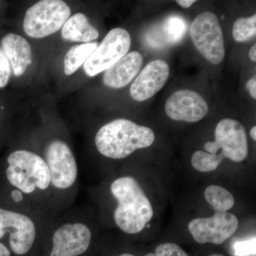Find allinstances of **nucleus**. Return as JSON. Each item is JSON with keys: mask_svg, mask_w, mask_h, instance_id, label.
<instances>
[{"mask_svg": "<svg viewBox=\"0 0 256 256\" xmlns=\"http://www.w3.org/2000/svg\"><path fill=\"white\" fill-rule=\"evenodd\" d=\"M110 190L118 202L114 212L116 225L127 234L142 232L152 218L153 210L137 180L132 176L117 178Z\"/></svg>", "mask_w": 256, "mask_h": 256, "instance_id": "1", "label": "nucleus"}, {"mask_svg": "<svg viewBox=\"0 0 256 256\" xmlns=\"http://www.w3.org/2000/svg\"><path fill=\"white\" fill-rule=\"evenodd\" d=\"M156 134L151 128L127 119H117L102 126L96 136L98 150L112 159H124L139 149L151 146Z\"/></svg>", "mask_w": 256, "mask_h": 256, "instance_id": "2", "label": "nucleus"}, {"mask_svg": "<svg viewBox=\"0 0 256 256\" xmlns=\"http://www.w3.org/2000/svg\"><path fill=\"white\" fill-rule=\"evenodd\" d=\"M6 174L12 185L22 193L32 194L36 188L45 190L50 183V170L41 156L28 150L13 152L8 158Z\"/></svg>", "mask_w": 256, "mask_h": 256, "instance_id": "3", "label": "nucleus"}, {"mask_svg": "<svg viewBox=\"0 0 256 256\" xmlns=\"http://www.w3.org/2000/svg\"><path fill=\"white\" fill-rule=\"evenodd\" d=\"M70 13V8L65 2L42 0L26 11L24 18V31L32 38H44L63 28Z\"/></svg>", "mask_w": 256, "mask_h": 256, "instance_id": "4", "label": "nucleus"}, {"mask_svg": "<svg viewBox=\"0 0 256 256\" xmlns=\"http://www.w3.org/2000/svg\"><path fill=\"white\" fill-rule=\"evenodd\" d=\"M190 35L195 48L208 62L220 64L225 56L224 34L216 15L200 14L192 22Z\"/></svg>", "mask_w": 256, "mask_h": 256, "instance_id": "5", "label": "nucleus"}, {"mask_svg": "<svg viewBox=\"0 0 256 256\" xmlns=\"http://www.w3.org/2000/svg\"><path fill=\"white\" fill-rule=\"evenodd\" d=\"M204 149L210 154H216L222 150L220 156L240 162L246 159L248 146L246 131L238 121L230 118L220 120L215 129V141L205 143Z\"/></svg>", "mask_w": 256, "mask_h": 256, "instance_id": "6", "label": "nucleus"}, {"mask_svg": "<svg viewBox=\"0 0 256 256\" xmlns=\"http://www.w3.org/2000/svg\"><path fill=\"white\" fill-rule=\"evenodd\" d=\"M130 46L131 37L127 30L122 28L110 30L84 63V72L89 77L105 72L127 54Z\"/></svg>", "mask_w": 256, "mask_h": 256, "instance_id": "7", "label": "nucleus"}, {"mask_svg": "<svg viewBox=\"0 0 256 256\" xmlns=\"http://www.w3.org/2000/svg\"><path fill=\"white\" fill-rule=\"evenodd\" d=\"M238 220L233 214L215 212L208 218L192 220L188 228L192 237L198 244H223L236 232Z\"/></svg>", "mask_w": 256, "mask_h": 256, "instance_id": "8", "label": "nucleus"}, {"mask_svg": "<svg viewBox=\"0 0 256 256\" xmlns=\"http://www.w3.org/2000/svg\"><path fill=\"white\" fill-rule=\"evenodd\" d=\"M46 160L54 186L60 190L70 188L76 180L78 169L68 144L60 140L50 142L46 149Z\"/></svg>", "mask_w": 256, "mask_h": 256, "instance_id": "9", "label": "nucleus"}, {"mask_svg": "<svg viewBox=\"0 0 256 256\" xmlns=\"http://www.w3.org/2000/svg\"><path fill=\"white\" fill-rule=\"evenodd\" d=\"M6 233L10 234V248L18 255L26 254L36 238V228L31 218L0 208V239Z\"/></svg>", "mask_w": 256, "mask_h": 256, "instance_id": "10", "label": "nucleus"}, {"mask_svg": "<svg viewBox=\"0 0 256 256\" xmlns=\"http://www.w3.org/2000/svg\"><path fill=\"white\" fill-rule=\"evenodd\" d=\"M208 111L206 101L193 90H178L172 94L165 104L168 117L176 121L198 122L206 116Z\"/></svg>", "mask_w": 256, "mask_h": 256, "instance_id": "11", "label": "nucleus"}, {"mask_svg": "<svg viewBox=\"0 0 256 256\" xmlns=\"http://www.w3.org/2000/svg\"><path fill=\"white\" fill-rule=\"evenodd\" d=\"M92 237V232L85 224H64L54 234L50 256L82 255L88 248Z\"/></svg>", "mask_w": 256, "mask_h": 256, "instance_id": "12", "label": "nucleus"}, {"mask_svg": "<svg viewBox=\"0 0 256 256\" xmlns=\"http://www.w3.org/2000/svg\"><path fill=\"white\" fill-rule=\"evenodd\" d=\"M170 67L164 60H152L148 64L130 87V95L134 100L142 102L159 92L168 82Z\"/></svg>", "mask_w": 256, "mask_h": 256, "instance_id": "13", "label": "nucleus"}, {"mask_svg": "<svg viewBox=\"0 0 256 256\" xmlns=\"http://www.w3.org/2000/svg\"><path fill=\"white\" fill-rule=\"evenodd\" d=\"M188 30V23L182 16L170 15L163 22L152 26L144 35L146 44L162 50L181 42Z\"/></svg>", "mask_w": 256, "mask_h": 256, "instance_id": "14", "label": "nucleus"}, {"mask_svg": "<svg viewBox=\"0 0 256 256\" xmlns=\"http://www.w3.org/2000/svg\"><path fill=\"white\" fill-rule=\"evenodd\" d=\"M143 64L142 56L138 52L127 54L105 70L104 84L112 88L126 86L137 76Z\"/></svg>", "mask_w": 256, "mask_h": 256, "instance_id": "15", "label": "nucleus"}, {"mask_svg": "<svg viewBox=\"0 0 256 256\" xmlns=\"http://www.w3.org/2000/svg\"><path fill=\"white\" fill-rule=\"evenodd\" d=\"M2 50L13 69L15 76H21L32 63V47L24 37L10 33L3 37Z\"/></svg>", "mask_w": 256, "mask_h": 256, "instance_id": "16", "label": "nucleus"}, {"mask_svg": "<svg viewBox=\"0 0 256 256\" xmlns=\"http://www.w3.org/2000/svg\"><path fill=\"white\" fill-rule=\"evenodd\" d=\"M62 36L67 41L90 43L97 40L98 31L89 22L88 18L82 13L72 15L64 24Z\"/></svg>", "mask_w": 256, "mask_h": 256, "instance_id": "17", "label": "nucleus"}, {"mask_svg": "<svg viewBox=\"0 0 256 256\" xmlns=\"http://www.w3.org/2000/svg\"><path fill=\"white\" fill-rule=\"evenodd\" d=\"M98 47L97 42L75 45L68 50L64 58V73L72 75L79 67L86 62L88 58Z\"/></svg>", "mask_w": 256, "mask_h": 256, "instance_id": "18", "label": "nucleus"}, {"mask_svg": "<svg viewBox=\"0 0 256 256\" xmlns=\"http://www.w3.org/2000/svg\"><path fill=\"white\" fill-rule=\"evenodd\" d=\"M204 197L206 202L213 206L215 212H227L235 204L233 195L218 185L208 186L205 190Z\"/></svg>", "mask_w": 256, "mask_h": 256, "instance_id": "19", "label": "nucleus"}, {"mask_svg": "<svg viewBox=\"0 0 256 256\" xmlns=\"http://www.w3.org/2000/svg\"><path fill=\"white\" fill-rule=\"evenodd\" d=\"M223 158L220 154H210L204 151H196L192 158V164L197 171L210 172L217 169Z\"/></svg>", "mask_w": 256, "mask_h": 256, "instance_id": "20", "label": "nucleus"}, {"mask_svg": "<svg viewBox=\"0 0 256 256\" xmlns=\"http://www.w3.org/2000/svg\"><path fill=\"white\" fill-rule=\"evenodd\" d=\"M256 33V15L250 18H239L234 22L232 34L236 42H246L255 36Z\"/></svg>", "mask_w": 256, "mask_h": 256, "instance_id": "21", "label": "nucleus"}, {"mask_svg": "<svg viewBox=\"0 0 256 256\" xmlns=\"http://www.w3.org/2000/svg\"><path fill=\"white\" fill-rule=\"evenodd\" d=\"M144 256H188V255L176 244L166 242L158 246L154 254L152 252Z\"/></svg>", "mask_w": 256, "mask_h": 256, "instance_id": "22", "label": "nucleus"}, {"mask_svg": "<svg viewBox=\"0 0 256 256\" xmlns=\"http://www.w3.org/2000/svg\"><path fill=\"white\" fill-rule=\"evenodd\" d=\"M11 75V67L2 48H0V88L8 85Z\"/></svg>", "mask_w": 256, "mask_h": 256, "instance_id": "23", "label": "nucleus"}, {"mask_svg": "<svg viewBox=\"0 0 256 256\" xmlns=\"http://www.w3.org/2000/svg\"><path fill=\"white\" fill-rule=\"evenodd\" d=\"M256 238L236 242L234 252L237 256H247L256 254Z\"/></svg>", "mask_w": 256, "mask_h": 256, "instance_id": "24", "label": "nucleus"}, {"mask_svg": "<svg viewBox=\"0 0 256 256\" xmlns=\"http://www.w3.org/2000/svg\"><path fill=\"white\" fill-rule=\"evenodd\" d=\"M246 87L248 90L250 92V96L252 98L256 99V77L250 78L247 82Z\"/></svg>", "mask_w": 256, "mask_h": 256, "instance_id": "25", "label": "nucleus"}, {"mask_svg": "<svg viewBox=\"0 0 256 256\" xmlns=\"http://www.w3.org/2000/svg\"><path fill=\"white\" fill-rule=\"evenodd\" d=\"M11 197L13 201L16 203H20L24 200L23 193L18 190H13L11 193Z\"/></svg>", "mask_w": 256, "mask_h": 256, "instance_id": "26", "label": "nucleus"}, {"mask_svg": "<svg viewBox=\"0 0 256 256\" xmlns=\"http://www.w3.org/2000/svg\"><path fill=\"white\" fill-rule=\"evenodd\" d=\"M176 2L182 8L186 9L190 8L194 3L196 2V1L195 0H178Z\"/></svg>", "mask_w": 256, "mask_h": 256, "instance_id": "27", "label": "nucleus"}, {"mask_svg": "<svg viewBox=\"0 0 256 256\" xmlns=\"http://www.w3.org/2000/svg\"><path fill=\"white\" fill-rule=\"evenodd\" d=\"M0 256H10V250L2 242H0Z\"/></svg>", "mask_w": 256, "mask_h": 256, "instance_id": "28", "label": "nucleus"}, {"mask_svg": "<svg viewBox=\"0 0 256 256\" xmlns=\"http://www.w3.org/2000/svg\"><path fill=\"white\" fill-rule=\"evenodd\" d=\"M249 58L252 62H256V44H254L249 50Z\"/></svg>", "mask_w": 256, "mask_h": 256, "instance_id": "29", "label": "nucleus"}, {"mask_svg": "<svg viewBox=\"0 0 256 256\" xmlns=\"http://www.w3.org/2000/svg\"><path fill=\"white\" fill-rule=\"evenodd\" d=\"M250 136H252V139H254V140H256V126H254V127L252 128V130H250Z\"/></svg>", "mask_w": 256, "mask_h": 256, "instance_id": "30", "label": "nucleus"}, {"mask_svg": "<svg viewBox=\"0 0 256 256\" xmlns=\"http://www.w3.org/2000/svg\"><path fill=\"white\" fill-rule=\"evenodd\" d=\"M120 256H134L132 255V254H122V255H120Z\"/></svg>", "mask_w": 256, "mask_h": 256, "instance_id": "31", "label": "nucleus"}, {"mask_svg": "<svg viewBox=\"0 0 256 256\" xmlns=\"http://www.w3.org/2000/svg\"><path fill=\"white\" fill-rule=\"evenodd\" d=\"M210 256H224L220 255V254H212V255H210Z\"/></svg>", "mask_w": 256, "mask_h": 256, "instance_id": "32", "label": "nucleus"}]
</instances>
